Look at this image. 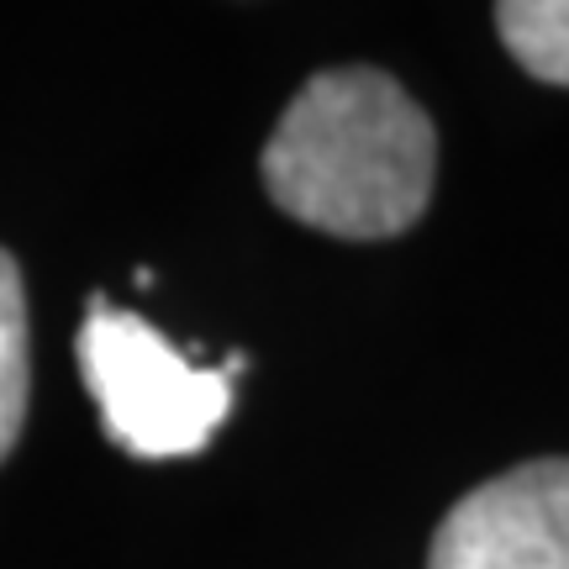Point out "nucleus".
Listing matches in <instances>:
<instances>
[{
    "label": "nucleus",
    "mask_w": 569,
    "mask_h": 569,
    "mask_svg": "<svg viewBox=\"0 0 569 569\" xmlns=\"http://www.w3.org/2000/svg\"><path fill=\"white\" fill-rule=\"evenodd\" d=\"M232 365L201 369L148 327L138 311H117L106 296H90L80 327V375L111 443L138 459H184L211 443L232 411Z\"/></svg>",
    "instance_id": "nucleus-2"
},
{
    "label": "nucleus",
    "mask_w": 569,
    "mask_h": 569,
    "mask_svg": "<svg viewBox=\"0 0 569 569\" xmlns=\"http://www.w3.org/2000/svg\"><path fill=\"white\" fill-rule=\"evenodd\" d=\"M496 32L532 80L569 90V0H507L496 6Z\"/></svg>",
    "instance_id": "nucleus-4"
},
{
    "label": "nucleus",
    "mask_w": 569,
    "mask_h": 569,
    "mask_svg": "<svg viewBox=\"0 0 569 569\" xmlns=\"http://www.w3.org/2000/svg\"><path fill=\"white\" fill-rule=\"evenodd\" d=\"M264 190L284 217L332 238H396L432 201L438 138L380 69H322L264 142Z\"/></svg>",
    "instance_id": "nucleus-1"
},
{
    "label": "nucleus",
    "mask_w": 569,
    "mask_h": 569,
    "mask_svg": "<svg viewBox=\"0 0 569 569\" xmlns=\"http://www.w3.org/2000/svg\"><path fill=\"white\" fill-rule=\"evenodd\" d=\"M427 569H569V459L475 486L432 532Z\"/></svg>",
    "instance_id": "nucleus-3"
},
{
    "label": "nucleus",
    "mask_w": 569,
    "mask_h": 569,
    "mask_svg": "<svg viewBox=\"0 0 569 569\" xmlns=\"http://www.w3.org/2000/svg\"><path fill=\"white\" fill-rule=\"evenodd\" d=\"M27 422V296L21 269L0 248V459L17 448Z\"/></svg>",
    "instance_id": "nucleus-5"
}]
</instances>
